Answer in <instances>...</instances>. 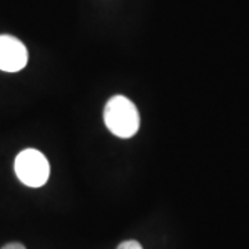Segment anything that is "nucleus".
I'll return each mask as SVG.
<instances>
[{"instance_id": "nucleus-1", "label": "nucleus", "mask_w": 249, "mask_h": 249, "mask_svg": "<svg viewBox=\"0 0 249 249\" xmlns=\"http://www.w3.org/2000/svg\"><path fill=\"white\" fill-rule=\"evenodd\" d=\"M104 122L111 133L121 139H129L140 127V115L129 98L114 96L108 100L104 109Z\"/></svg>"}, {"instance_id": "nucleus-2", "label": "nucleus", "mask_w": 249, "mask_h": 249, "mask_svg": "<svg viewBox=\"0 0 249 249\" xmlns=\"http://www.w3.org/2000/svg\"><path fill=\"white\" fill-rule=\"evenodd\" d=\"M14 169L17 178L28 187L45 186L50 176V165L46 157L37 150L27 148L16 158Z\"/></svg>"}, {"instance_id": "nucleus-3", "label": "nucleus", "mask_w": 249, "mask_h": 249, "mask_svg": "<svg viewBox=\"0 0 249 249\" xmlns=\"http://www.w3.org/2000/svg\"><path fill=\"white\" fill-rule=\"evenodd\" d=\"M28 62V50L24 43L10 35H0V70L21 71Z\"/></svg>"}, {"instance_id": "nucleus-4", "label": "nucleus", "mask_w": 249, "mask_h": 249, "mask_svg": "<svg viewBox=\"0 0 249 249\" xmlns=\"http://www.w3.org/2000/svg\"><path fill=\"white\" fill-rule=\"evenodd\" d=\"M118 249H142V247L137 242V241H124V242H122L119 247H118Z\"/></svg>"}, {"instance_id": "nucleus-5", "label": "nucleus", "mask_w": 249, "mask_h": 249, "mask_svg": "<svg viewBox=\"0 0 249 249\" xmlns=\"http://www.w3.org/2000/svg\"><path fill=\"white\" fill-rule=\"evenodd\" d=\"M1 249H27L22 244H18V242H11V244H7L6 247H3Z\"/></svg>"}]
</instances>
